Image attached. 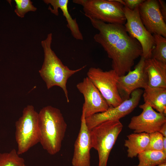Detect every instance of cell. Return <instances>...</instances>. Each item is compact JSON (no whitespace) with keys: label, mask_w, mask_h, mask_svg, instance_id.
Segmentation results:
<instances>
[{"label":"cell","mask_w":166,"mask_h":166,"mask_svg":"<svg viewBox=\"0 0 166 166\" xmlns=\"http://www.w3.org/2000/svg\"><path fill=\"white\" fill-rule=\"evenodd\" d=\"M163 152L166 154V137L163 138Z\"/></svg>","instance_id":"27"},{"label":"cell","mask_w":166,"mask_h":166,"mask_svg":"<svg viewBox=\"0 0 166 166\" xmlns=\"http://www.w3.org/2000/svg\"><path fill=\"white\" fill-rule=\"evenodd\" d=\"M81 121L80 131L74 144L72 164L73 166H90V150L92 148L90 130L86 124L83 109Z\"/></svg>","instance_id":"14"},{"label":"cell","mask_w":166,"mask_h":166,"mask_svg":"<svg viewBox=\"0 0 166 166\" xmlns=\"http://www.w3.org/2000/svg\"><path fill=\"white\" fill-rule=\"evenodd\" d=\"M52 34H49L41 44L44 52V60L41 69L40 75L45 82L47 88L49 89L57 86L63 90L67 102L69 101L66 84L69 78L80 71L86 65L75 70L70 69L64 65L51 48Z\"/></svg>","instance_id":"3"},{"label":"cell","mask_w":166,"mask_h":166,"mask_svg":"<svg viewBox=\"0 0 166 166\" xmlns=\"http://www.w3.org/2000/svg\"><path fill=\"white\" fill-rule=\"evenodd\" d=\"M47 4H50L53 8L49 6L48 9L56 16L59 14L58 9H60L65 17L67 22V26L70 30L73 37L77 40H82L83 37L80 30L76 18H73L70 14L68 9V0H44Z\"/></svg>","instance_id":"16"},{"label":"cell","mask_w":166,"mask_h":166,"mask_svg":"<svg viewBox=\"0 0 166 166\" xmlns=\"http://www.w3.org/2000/svg\"><path fill=\"white\" fill-rule=\"evenodd\" d=\"M159 8L161 13L165 21H166V4L163 0H158Z\"/></svg>","instance_id":"25"},{"label":"cell","mask_w":166,"mask_h":166,"mask_svg":"<svg viewBox=\"0 0 166 166\" xmlns=\"http://www.w3.org/2000/svg\"><path fill=\"white\" fill-rule=\"evenodd\" d=\"M138 11L143 24L150 33L166 38V24L158 1L144 0L138 6Z\"/></svg>","instance_id":"13"},{"label":"cell","mask_w":166,"mask_h":166,"mask_svg":"<svg viewBox=\"0 0 166 166\" xmlns=\"http://www.w3.org/2000/svg\"><path fill=\"white\" fill-rule=\"evenodd\" d=\"M126 31L140 44L142 49L141 56L145 59L151 58L152 52L155 46L153 35L145 28L140 18L138 6L131 10L124 6Z\"/></svg>","instance_id":"8"},{"label":"cell","mask_w":166,"mask_h":166,"mask_svg":"<svg viewBox=\"0 0 166 166\" xmlns=\"http://www.w3.org/2000/svg\"><path fill=\"white\" fill-rule=\"evenodd\" d=\"M76 87L84 97L82 109L85 118L104 112L109 107L106 100L88 77L78 83Z\"/></svg>","instance_id":"12"},{"label":"cell","mask_w":166,"mask_h":166,"mask_svg":"<svg viewBox=\"0 0 166 166\" xmlns=\"http://www.w3.org/2000/svg\"><path fill=\"white\" fill-rule=\"evenodd\" d=\"M153 36L155 46L152 52L151 57L166 64V38L158 34Z\"/></svg>","instance_id":"20"},{"label":"cell","mask_w":166,"mask_h":166,"mask_svg":"<svg viewBox=\"0 0 166 166\" xmlns=\"http://www.w3.org/2000/svg\"><path fill=\"white\" fill-rule=\"evenodd\" d=\"M89 19L93 26L99 32L94 35V39L112 59V69L119 76L125 75L131 70L135 60L142 56L140 44L128 34L124 25Z\"/></svg>","instance_id":"1"},{"label":"cell","mask_w":166,"mask_h":166,"mask_svg":"<svg viewBox=\"0 0 166 166\" xmlns=\"http://www.w3.org/2000/svg\"><path fill=\"white\" fill-rule=\"evenodd\" d=\"M145 59L141 56L133 70L119 77L117 89L123 101L128 99L134 90L140 88L144 89L148 86V76L144 70Z\"/></svg>","instance_id":"11"},{"label":"cell","mask_w":166,"mask_h":166,"mask_svg":"<svg viewBox=\"0 0 166 166\" xmlns=\"http://www.w3.org/2000/svg\"><path fill=\"white\" fill-rule=\"evenodd\" d=\"M149 142L147 150L163 151V136L158 132L149 134Z\"/></svg>","instance_id":"23"},{"label":"cell","mask_w":166,"mask_h":166,"mask_svg":"<svg viewBox=\"0 0 166 166\" xmlns=\"http://www.w3.org/2000/svg\"><path fill=\"white\" fill-rule=\"evenodd\" d=\"M143 96L144 102L148 103L159 113L166 115V88L150 87L144 89Z\"/></svg>","instance_id":"17"},{"label":"cell","mask_w":166,"mask_h":166,"mask_svg":"<svg viewBox=\"0 0 166 166\" xmlns=\"http://www.w3.org/2000/svg\"><path fill=\"white\" fill-rule=\"evenodd\" d=\"M124 146L127 149V156L132 158L146 150L149 142V134L134 133L127 136Z\"/></svg>","instance_id":"18"},{"label":"cell","mask_w":166,"mask_h":166,"mask_svg":"<svg viewBox=\"0 0 166 166\" xmlns=\"http://www.w3.org/2000/svg\"><path fill=\"white\" fill-rule=\"evenodd\" d=\"M73 2L82 6L85 15L89 19L123 25L126 22L124 6L117 0H73Z\"/></svg>","instance_id":"6"},{"label":"cell","mask_w":166,"mask_h":166,"mask_svg":"<svg viewBox=\"0 0 166 166\" xmlns=\"http://www.w3.org/2000/svg\"><path fill=\"white\" fill-rule=\"evenodd\" d=\"M143 91L137 89L131 93L130 98L115 107H109L106 111L95 114L85 118L87 126L90 130L97 125L108 121L120 119L132 112L139 104Z\"/></svg>","instance_id":"9"},{"label":"cell","mask_w":166,"mask_h":166,"mask_svg":"<svg viewBox=\"0 0 166 166\" xmlns=\"http://www.w3.org/2000/svg\"><path fill=\"white\" fill-rule=\"evenodd\" d=\"M15 138L19 155L40 143L38 113L31 105L24 108L22 116L15 122Z\"/></svg>","instance_id":"5"},{"label":"cell","mask_w":166,"mask_h":166,"mask_svg":"<svg viewBox=\"0 0 166 166\" xmlns=\"http://www.w3.org/2000/svg\"><path fill=\"white\" fill-rule=\"evenodd\" d=\"M123 128L120 120L108 121L90 130L91 148L98 152L99 166H107L110 153Z\"/></svg>","instance_id":"4"},{"label":"cell","mask_w":166,"mask_h":166,"mask_svg":"<svg viewBox=\"0 0 166 166\" xmlns=\"http://www.w3.org/2000/svg\"><path fill=\"white\" fill-rule=\"evenodd\" d=\"M137 156L139 164L134 166H154L166 162V154L163 152L146 150Z\"/></svg>","instance_id":"19"},{"label":"cell","mask_w":166,"mask_h":166,"mask_svg":"<svg viewBox=\"0 0 166 166\" xmlns=\"http://www.w3.org/2000/svg\"><path fill=\"white\" fill-rule=\"evenodd\" d=\"M142 110L138 115L131 119L128 127L134 133H145L148 134L158 132L166 123V115L155 111L147 103L139 105Z\"/></svg>","instance_id":"10"},{"label":"cell","mask_w":166,"mask_h":166,"mask_svg":"<svg viewBox=\"0 0 166 166\" xmlns=\"http://www.w3.org/2000/svg\"><path fill=\"white\" fill-rule=\"evenodd\" d=\"M40 143L43 148L51 155L61 149L67 124L59 109L48 105L38 113Z\"/></svg>","instance_id":"2"},{"label":"cell","mask_w":166,"mask_h":166,"mask_svg":"<svg viewBox=\"0 0 166 166\" xmlns=\"http://www.w3.org/2000/svg\"><path fill=\"white\" fill-rule=\"evenodd\" d=\"M117 1L130 10H133L139 6L144 0H117Z\"/></svg>","instance_id":"24"},{"label":"cell","mask_w":166,"mask_h":166,"mask_svg":"<svg viewBox=\"0 0 166 166\" xmlns=\"http://www.w3.org/2000/svg\"><path fill=\"white\" fill-rule=\"evenodd\" d=\"M158 132L163 136L166 137V123L163 125Z\"/></svg>","instance_id":"26"},{"label":"cell","mask_w":166,"mask_h":166,"mask_svg":"<svg viewBox=\"0 0 166 166\" xmlns=\"http://www.w3.org/2000/svg\"><path fill=\"white\" fill-rule=\"evenodd\" d=\"M16 3L14 12L18 16L21 18L29 11H35L37 8L32 4L30 0H15Z\"/></svg>","instance_id":"22"},{"label":"cell","mask_w":166,"mask_h":166,"mask_svg":"<svg viewBox=\"0 0 166 166\" xmlns=\"http://www.w3.org/2000/svg\"><path fill=\"white\" fill-rule=\"evenodd\" d=\"M87 77L101 93L109 107H115L123 101L118 91L119 76L112 69L104 71L99 68H90Z\"/></svg>","instance_id":"7"},{"label":"cell","mask_w":166,"mask_h":166,"mask_svg":"<svg viewBox=\"0 0 166 166\" xmlns=\"http://www.w3.org/2000/svg\"><path fill=\"white\" fill-rule=\"evenodd\" d=\"M144 70L148 86L166 88V64L151 57L145 59Z\"/></svg>","instance_id":"15"},{"label":"cell","mask_w":166,"mask_h":166,"mask_svg":"<svg viewBox=\"0 0 166 166\" xmlns=\"http://www.w3.org/2000/svg\"><path fill=\"white\" fill-rule=\"evenodd\" d=\"M25 162L15 149L9 152L0 153V166H24Z\"/></svg>","instance_id":"21"},{"label":"cell","mask_w":166,"mask_h":166,"mask_svg":"<svg viewBox=\"0 0 166 166\" xmlns=\"http://www.w3.org/2000/svg\"><path fill=\"white\" fill-rule=\"evenodd\" d=\"M154 166H166V162H165L159 165Z\"/></svg>","instance_id":"28"},{"label":"cell","mask_w":166,"mask_h":166,"mask_svg":"<svg viewBox=\"0 0 166 166\" xmlns=\"http://www.w3.org/2000/svg\"><path fill=\"white\" fill-rule=\"evenodd\" d=\"M24 166H26V165H25Z\"/></svg>","instance_id":"29"}]
</instances>
